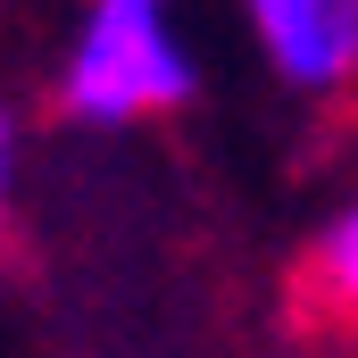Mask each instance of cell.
Masks as SVG:
<instances>
[{
	"label": "cell",
	"mask_w": 358,
	"mask_h": 358,
	"mask_svg": "<svg viewBox=\"0 0 358 358\" xmlns=\"http://www.w3.org/2000/svg\"><path fill=\"white\" fill-rule=\"evenodd\" d=\"M308 300H317L334 325L358 334V192L317 225V242H308Z\"/></svg>",
	"instance_id": "obj_3"
},
{
	"label": "cell",
	"mask_w": 358,
	"mask_h": 358,
	"mask_svg": "<svg viewBox=\"0 0 358 358\" xmlns=\"http://www.w3.org/2000/svg\"><path fill=\"white\" fill-rule=\"evenodd\" d=\"M17 167H25V134H17V108H0V225H8V200H17Z\"/></svg>",
	"instance_id": "obj_4"
},
{
	"label": "cell",
	"mask_w": 358,
	"mask_h": 358,
	"mask_svg": "<svg viewBox=\"0 0 358 358\" xmlns=\"http://www.w3.org/2000/svg\"><path fill=\"white\" fill-rule=\"evenodd\" d=\"M192 92H200V59L176 25V0H84L50 76V108L84 134H125L183 117Z\"/></svg>",
	"instance_id": "obj_1"
},
{
	"label": "cell",
	"mask_w": 358,
	"mask_h": 358,
	"mask_svg": "<svg viewBox=\"0 0 358 358\" xmlns=\"http://www.w3.org/2000/svg\"><path fill=\"white\" fill-rule=\"evenodd\" d=\"M283 92L334 100L358 84V0H234Z\"/></svg>",
	"instance_id": "obj_2"
}]
</instances>
